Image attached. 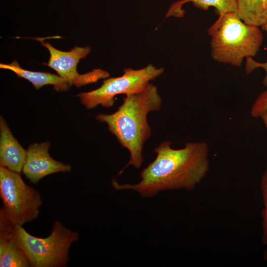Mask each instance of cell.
I'll use <instances>...</instances> for the list:
<instances>
[{
  "label": "cell",
  "mask_w": 267,
  "mask_h": 267,
  "mask_svg": "<svg viewBox=\"0 0 267 267\" xmlns=\"http://www.w3.org/2000/svg\"><path fill=\"white\" fill-rule=\"evenodd\" d=\"M164 141L154 151L156 157L140 172L136 184H112L116 190H131L142 197H152L164 190H193L205 178L210 169L209 149L204 141L188 142L180 149Z\"/></svg>",
  "instance_id": "6da1fadb"
},
{
  "label": "cell",
  "mask_w": 267,
  "mask_h": 267,
  "mask_svg": "<svg viewBox=\"0 0 267 267\" xmlns=\"http://www.w3.org/2000/svg\"><path fill=\"white\" fill-rule=\"evenodd\" d=\"M162 103L157 87L149 83L142 90L126 95L116 112L95 116L97 120L107 125L109 131L130 153L129 162L119 175L130 166L137 169L141 166L143 146L151 134L147 116L150 112L159 110Z\"/></svg>",
  "instance_id": "7a4b0ae2"
},
{
  "label": "cell",
  "mask_w": 267,
  "mask_h": 267,
  "mask_svg": "<svg viewBox=\"0 0 267 267\" xmlns=\"http://www.w3.org/2000/svg\"><path fill=\"white\" fill-rule=\"evenodd\" d=\"M208 33L212 58L236 67L242 65L245 57L255 56L263 41L259 28L244 23L236 12L220 15Z\"/></svg>",
  "instance_id": "3957f363"
},
{
  "label": "cell",
  "mask_w": 267,
  "mask_h": 267,
  "mask_svg": "<svg viewBox=\"0 0 267 267\" xmlns=\"http://www.w3.org/2000/svg\"><path fill=\"white\" fill-rule=\"evenodd\" d=\"M6 230L24 251L33 267L66 266L70 248L79 238L77 232L66 228L59 221L54 222L50 235L45 238L33 236L19 225Z\"/></svg>",
  "instance_id": "277c9868"
},
{
  "label": "cell",
  "mask_w": 267,
  "mask_h": 267,
  "mask_svg": "<svg viewBox=\"0 0 267 267\" xmlns=\"http://www.w3.org/2000/svg\"><path fill=\"white\" fill-rule=\"evenodd\" d=\"M20 173L0 166V217L12 225H22L36 219L43 204L38 191L26 184Z\"/></svg>",
  "instance_id": "5b68a950"
},
{
  "label": "cell",
  "mask_w": 267,
  "mask_h": 267,
  "mask_svg": "<svg viewBox=\"0 0 267 267\" xmlns=\"http://www.w3.org/2000/svg\"><path fill=\"white\" fill-rule=\"evenodd\" d=\"M163 72V68H156L152 64L139 69L126 68L122 76L107 78L99 88L79 93L78 96L81 103L88 109L99 105L111 107L114 104L116 95H126L142 90L150 81L158 77Z\"/></svg>",
  "instance_id": "8992f818"
},
{
  "label": "cell",
  "mask_w": 267,
  "mask_h": 267,
  "mask_svg": "<svg viewBox=\"0 0 267 267\" xmlns=\"http://www.w3.org/2000/svg\"><path fill=\"white\" fill-rule=\"evenodd\" d=\"M37 40L49 51V58L46 65L54 70L71 86L74 85L80 88L107 78L110 75L109 72L100 69L83 74L78 72L77 65L80 60L85 58L90 51L89 46H76L70 51H64L55 48L48 42H44V38H38Z\"/></svg>",
  "instance_id": "52a82bcc"
},
{
  "label": "cell",
  "mask_w": 267,
  "mask_h": 267,
  "mask_svg": "<svg viewBox=\"0 0 267 267\" xmlns=\"http://www.w3.org/2000/svg\"><path fill=\"white\" fill-rule=\"evenodd\" d=\"M49 142L31 144L27 150L22 173L35 184L43 178L58 172H68L71 167L53 159L48 153Z\"/></svg>",
  "instance_id": "ba28073f"
},
{
  "label": "cell",
  "mask_w": 267,
  "mask_h": 267,
  "mask_svg": "<svg viewBox=\"0 0 267 267\" xmlns=\"http://www.w3.org/2000/svg\"><path fill=\"white\" fill-rule=\"evenodd\" d=\"M0 165L20 174L26 161L27 150L13 136L1 116L0 118Z\"/></svg>",
  "instance_id": "9c48e42d"
},
{
  "label": "cell",
  "mask_w": 267,
  "mask_h": 267,
  "mask_svg": "<svg viewBox=\"0 0 267 267\" xmlns=\"http://www.w3.org/2000/svg\"><path fill=\"white\" fill-rule=\"evenodd\" d=\"M0 68L14 72L18 77L29 81L38 90L44 86L51 85L57 91L67 90L71 86L58 75L48 72L32 71L20 67L16 61L9 64L0 63Z\"/></svg>",
  "instance_id": "30bf717a"
},
{
  "label": "cell",
  "mask_w": 267,
  "mask_h": 267,
  "mask_svg": "<svg viewBox=\"0 0 267 267\" xmlns=\"http://www.w3.org/2000/svg\"><path fill=\"white\" fill-rule=\"evenodd\" d=\"M236 0V12L244 23L258 27L267 23V0Z\"/></svg>",
  "instance_id": "8fae6325"
},
{
  "label": "cell",
  "mask_w": 267,
  "mask_h": 267,
  "mask_svg": "<svg viewBox=\"0 0 267 267\" xmlns=\"http://www.w3.org/2000/svg\"><path fill=\"white\" fill-rule=\"evenodd\" d=\"M188 2H192L195 7L203 10H207L211 6L214 7L219 15L236 11V0H180L171 6L166 16H182L181 6Z\"/></svg>",
  "instance_id": "7c38bea8"
},
{
  "label": "cell",
  "mask_w": 267,
  "mask_h": 267,
  "mask_svg": "<svg viewBox=\"0 0 267 267\" xmlns=\"http://www.w3.org/2000/svg\"><path fill=\"white\" fill-rule=\"evenodd\" d=\"M0 267H27L31 266L24 251L10 238L6 248L0 256Z\"/></svg>",
  "instance_id": "4fadbf2b"
},
{
  "label": "cell",
  "mask_w": 267,
  "mask_h": 267,
  "mask_svg": "<svg viewBox=\"0 0 267 267\" xmlns=\"http://www.w3.org/2000/svg\"><path fill=\"white\" fill-rule=\"evenodd\" d=\"M261 189L264 208L261 212L262 217L263 237L262 241L266 246L264 258L267 263V167L261 179Z\"/></svg>",
  "instance_id": "5bb4252c"
},
{
  "label": "cell",
  "mask_w": 267,
  "mask_h": 267,
  "mask_svg": "<svg viewBox=\"0 0 267 267\" xmlns=\"http://www.w3.org/2000/svg\"><path fill=\"white\" fill-rule=\"evenodd\" d=\"M267 110V89L262 92L255 100L250 111L253 118H259L260 114Z\"/></svg>",
  "instance_id": "9a60e30c"
},
{
  "label": "cell",
  "mask_w": 267,
  "mask_h": 267,
  "mask_svg": "<svg viewBox=\"0 0 267 267\" xmlns=\"http://www.w3.org/2000/svg\"><path fill=\"white\" fill-rule=\"evenodd\" d=\"M263 30L267 32V23L264 26H262ZM262 68L265 72H267V62L265 63H260L255 61L252 57L246 58V73L247 74H250L255 69L257 68Z\"/></svg>",
  "instance_id": "2e32d148"
},
{
  "label": "cell",
  "mask_w": 267,
  "mask_h": 267,
  "mask_svg": "<svg viewBox=\"0 0 267 267\" xmlns=\"http://www.w3.org/2000/svg\"><path fill=\"white\" fill-rule=\"evenodd\" d=\"M259 118L261 119L265 127L267 129V110L263 112Z\"/></svg>",
  "instance_id": "e0dca14e"
},
{
  "label": "cell",
  "mask_w": 267,
  "mask_h": 267,
  "mask_svg": "<svg viewBox=\"0 0 267 267\" xmlns=\"http://www.w3.org/2000/svg\"><path fill=\"white\" fill-rule=\"evenodd\" d=\"M263 85L267 87V72H266V75L263 80Z\"/></svg>",
  "instance_id": "ac0fdd59"
}]
</instances>
